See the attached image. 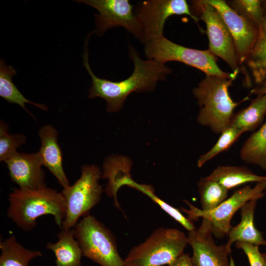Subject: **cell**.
Returning a JSON list of instances; mask_svg holds the SVG:
<instances>
[{
  "instance_id": "obj_10",
  "label": "cell",
  "mask_w": 266,
  "mask_h": 266,
  "mask_svg": "<svg viewBox=\"0 0 266 266\" xmlns=\"http://www.w3.org/2000/svg\"><path fill=\"white\" fill-rule=\"evenodd\" d=\"M134 14L142 29V43L163 36L166 19L174 15H187L197 24L199 19L194 16L185 0H147L139 2Z\"/></svg>"
},
{
  "instance_id": "obj_29",
  "label": "cell",
  "mask_w": 266,
  "mask_h": 266,
  "mask_svg": "<svg viewBox=\"0 0 266 266\" xmlns=\"http://www.w3.org/2000/svg\"><path fill=\"white\" fill-rule=\"evenodd\" d=\"M233 10L256 24L259 27L265 20L262 0H233L227 2Z\"/></svg>"
},
{
  "instance_id": "obj_31",
  "label": "cell",
  "mask_w": 266,
  "mask_h": 266,
  "mask_svg": "<svg viewBox=\"0 0 266 266\" xmlns=\"http://www.w3.org/2000/svg\"><path fill=\"white\" fill-rule=\"evenodd\" d=\"M167 266H194V265L189 254L184 253Z\"/></svg>"
},
{
  "instance_id": "obj_17",
  "label": "cell",
  "mask_w": 266,
  "mask_h": 266,
  "mask_svg": "<svg viewBox=\"0 0 266 266\" xmlns=\"http://www.w3.org/2000/svg\"><path fill=\"white\" fill-rule=\"evenodd\" d=\"M245 82L251 86L253 81L258 86L266 82V20L259 27L257 41L251 52L240 66Z\"/></svg>"
},
{
  "instance_id": "obj_14",
  "label": "cell",
  "mask_w": 266,
  "mask_h": 266,
  "mask_svg": "<svg viewBox=\"0 0 266 266\" xmlns=\"http://www.w3.org/2000/svg\"><path fill=\"white\" fill-rule=\"evenodd\" d=\"M11 180L19 188L34 190L46 186L43 166L38 152H16L6 160Z\"/></svg>"
},
{
  "instance_id": "obj_4",
  "label": "cell",
  "mask_w": 266,
  "mask_h": 266,
  "mask_svg": "<svg viewBox=\"0 0 266 266\" xmlns=\"http://www.w3.org/2000/svg\"><path fill=\"white\" fill-rule=\"evenodd\" d=\"M187 244V236L183 232L158 228L143 242L131 249L124 260L125 266L168 265L184 253Z\"/></svg>"
},
{
  "instance_id": "obj_22",
  "label": "cell",
  "mask_w": 266,
  "mask_h": 266,
  "mask_svg": "<svg viewBox=\"0 0 266 266\" xmlns=\"http://www.w3.org/2000/svg\"><path fill=\"white\" fill-rule=\"evenodd\" d=\"M266 115V97L259 95L249 105L233 114L230 126L242 130L244 133L253 131L263 123Z\"/></svg>"
},
{
  "instance_id": "obj_25",
  "label": "cell",
  "mask_w": 266,
  "mask_h": 266,
  "mask_svg": "<svg viewBox=\"0 0 266 266\" xmlns=\"http://www.w3.org/2000/svg\"><path fill=\"white\" fill-rule=\"evenodd\" d=\"M201 209L212 210L227 198L228 190L217 182L207 177L201 178L198 183Z\"/></svg>"
},
{
  "instance_id": "obj_8",
  "label": "cell",
  "mask_w": 266,
  "mask_h": 266,
  "mask_svg": "<svg viewBox=\"0 0 266 266\" xmlns=\"http://www.w3.org/2000/svg\"><path fill=\"white\" fill-rule=\"evenodd\" d=\"M266 191V180H264L257 182L253 187L246 185L236 190L230 198L212 210H203L186 200L185 202L190 209H182L192 219L202 217L208 220L212 234L221 238L228 234L232 227L231 222L234 213L247 202L263 198Z\"/></svg>"
},
{
  "instance_id": "obj_16",
  "label": "cell",
  "mask_w": 266,
  "mask_h": 266,
  "mask_svg": "<svg viewBox=\"0 0 266 266\" xmlns=\"http://www.w3.org/2000/svg\"><path fill=\"white\" fill-rule=\"evenodd\" d=\"M132 162L128 158L120 156L108 157L104 161L101 177L107 179L105 192L112 197L114 205L118 209L120 206L117 199V192L122 186H130L133 181L130 169Z\"/></svg>"
},
{
  "instance_id": "obj_19",
  "label": "cell",
  "mask_w": 266,
  "mask_h": 266,
  "mask_svg": "<svg viewBox=\"0 0 266 266\" xmlns=\"http://www.w3.org/2000/svg\"><path fill=\"white\" fill-rule=\"evenodd\" d=\"M57 237V241L49 242L46 246L54 254L56 266H81L83 254L73 229H62Z\"/></svg>"
},
{
  "instance_id": "obj_23",
  "label": "cell",
  "mask_w": 266,
  "mask_h": 266,
  "mask_svg": "<svg viewBox=\"0 0 266 266\" xmlns=\"http://www.w3.org/2000/svg\"><path fill=\"white\" fill-rule=\"evenodd\" d=\"M17 73L11 66H7L3 59L0 61V96L10 103L19 105L33 117L34 116L26 108L25 103H31L44 111L48 110L46 104L37 103L27 99L13 82L12 78Z\"/></svg>"
},
{
  "instance_id": "obj_7",
  "label": "cell",
  "mask_w": 266,
  "mask_h": 266,
  "mask_svg": "<svg viewBox=\"0 0 266 266\" xmlns=\"http://www.w3.org/2000/svg\"><path fill=\"white\" fill-rule=\"evenodd\" d=\"M144 44V51L147 59L162 64L170 61L183 63L195 67L205 75L231 78L236 77L238 72L228 73L218 66L217 58L208 50L190 48L175 43L164 36L152 40Z\"/></svg>"
},
{
  "instance_id": "obj_24",
  "label": "cell",
  "mask_w": 266,
  "mask_h": 266,
  "mask_svg": "<svg viewBox=\"0 0 266 266\" xmlns=\"http://www.w3.org/2000/svg\"><path fill=\"white\" fill-rule=\"evenodd\" d=\"M240 155L245 163L266 170V122L244 142Z\"/></svg>"
},
{
  "instance_id": "obj_26",
  "label": "cell",
  "mask_w": 266,
  "mask_h": 266,
  "mask_svg": "<svg viewBox=\"0 0 266 266\" xmlns=\"http://www.w3.org/2000/svg\"><path fill=\"white\" fill-rule=\"evenodd\" d=\"M132 188L137 190L148 196L151 200L158 204L160 207L180 223L188 232L195 230L196 228L193 222L186 217L178 209L174 207L157 197L152 186L145 184H139L134 181Z\"/></svg>"
},
{
  "instance_id": "obj_5",
  "label": "cell",
  "mask_w": 266,
  "mask_h": 266,
  "mask_svg": "<svg viewBox=\"0 0 266 266\" xmlns=\"http://www.w3.org/2000/svg\"><path fill=\"white\" fill-rule=\"evenodd\" d=\"M73 230L83 256L100 266H125L113 234L93 215L83 217Z\"/></svg>"
},
{
  "instance_id": "obj_2",
  "label": "cell",
  "mask_w": 266,
  "mask_h": 266,
  "mask_svg": "<svg viewBox=\"0 0 266 266\" xmlns=\"http://www.w3.org/2000/svg\"><path fill=\"white\" fill-rule=\"evenodd\" d=\"M8 200L7 216L22 230L33 229L37 219L45 215H52L62 229L66 203L61 192L46 186L34 190L14 188Z\"/></svg>"
},
{
  "instance_id": "obj_11",
  "label": "cell",
  "mask_w": 266,
  "mask_h": 266,
  "mask_svg": "<svg viewBox=\"0 0 266 266\" xmlns=\"http://www.w3.org/2000/svg\"><path fill=\"white\" fill-rule=\"evenodd\" d=\"M96 9V28L94 31L101 35L109 29L122 27L142 42V29L137 17L133 12V6L128 0H79Z\"/></svg>"
},
{
  "instance_id": "obj_18",
  "label": "cell",
  "mask_w": 266,
  "mask_h": 266,
  "mask_svg": "<svg viewBox=\"0 0 266 266\" xmlns=\"http://www.w3.org/2000/svg\"><path fill=\"white\" fill-rule=\"evenodd\" d=\"M258 200H251L240 208L241 221L235 226L231 227L226 243L231 249L232 245L237 242H247L259 246H266V240L255 226L254 214Z\"/></svg>"
},
{
  "instance_id": "obj_27",
  "label": "cell",
  "mask_w": 266,
  "mask_h": 266,
  "mask_svg": "<svg viewBox=\"0 0 266 266\" xmlns=\"http://www.w3.org/2000/svg\"><path fill=\"white\" fill-rule=\"evenodd\" d=\"M244 132L236 128L230 126L221 133L215 144L198 159L197 165L201 167L215 156L228 149Z\"/></svg>"
},
{
  "instance_id": "obj_21",
  "label": "cell",
  "mask_w": 266,
  "mask_h": 266,
  "mask_svg": "<svg viewBox=\"0 0 266 266\" xmlns=\"http://www.w3.org/2000/svg\"><path fill=\"white\" fill-rule=\"evenodd\" d=\"M0 266H29L32 260L42 256L40 251L25 248L14 235L0 240Z\"/></svg>"
},
{
  "instance_id": "obj_15",
  "label": "cell",
  "mask_w": 266,
  "mask_h": 266,
  "mask_svg": "<svg viewBox=\"0 0 266 266\" xmlns=\"http://www.w3.org/2000/svg\"><path fill=\"white\" fill-rule=\"evenodd\" d=\"M38 136L41 146L38 153L43 166L63 188L68 186L69 182L63 169L62 153L58 142V131L51 125H46L39 129Z\"/></svg>"
},
{
  "instance_id": "obj_30",
  "label": "cell",
  "mask_w": 266,
  "mask_h": 266,
  "mask_svg": "<svg viewBox=\"0 0 266 266\" xmlns=\"http://www.w3.org/2000/svg\"><path fill=\"white\" fill-rule=\"evenodd\" d=\"M235 246L242 250L246 255L250 266H264V258L259 250V246L253 244L237 242Z\"/></svg>"
},
{
  "instance_id": "obj_28",
  "label": "cell",
  "mask_w": 266,
  "mask_h": 266,
  "mask_svg": "<svg viewBox=\"0 0 266 266\" xmlns=\"http://www.w3.org/2000/svg\"><path fill=\"white\" fill-rule=\"evenodd\" d=\"M26 137L22 133L11 134L7 125L2 120L0 123V161L5 162L17 152V149L24 144Z\"/></svg>"
},
{
  "instance_id": "obj_13",
  "label": "cell",
  "mask_w": 266,
  "mask_h": 266,
  "mask_svg": "<svg viewBox=\"0 0 266 266\" xmlns=\"http://www.w3.org/2000/svg\"><path fill=\"white\" fill-rule=\"evenodd\" d=\"M218 11L233 39L239 57L240 66L255 45L259 27L249 19L242 16L223 0H205Z\"/></svg>"
},
{
  "instance_id": "obj_32",
  "label": "cell",
  "mask_w": 266,
  "mask_h": 266,
  "mask_svg": "<svg viewBox=\"0 0 266 266\" xmlns=\"http://www.w3.org/2000/svg\"><path fill=\"white\" fill-rule=\"evenodd\" d=\"M252 93L259 95H264L266 97V82L262 85L253 89Z\"/></svg>"
},
{
  "instance_id": "obj_9",
  "label": "cell",
  "mask_w": 266,
  "mask_h": 266,
  "mask_svg": "<svg viewBox=\"0 0 266 266\" xmlns=\"http://www.w3.org/2000/svg\"><path fill=\"white\" fill-rule=\"evenodd\" d=\"M192 14L204 22L209 40L208 50L225 61L233 72L240 70V63L234 42L218 11L205 0H193Z\"/></svg>"
},
{
  "instance_id": "obj_33",
  "label": "cell",
  "mask_w": 266,
  "mask_h": 266,
  "mask_svg": "<svg viewBox=\"0 0 266 266\" xmlns=\"http://www.w3.org/2000/svg\"><path fill=\"white\" fill-rule=\"evenodd\" d=\"M262 6L264 19L266 20V0H262Z\"/></svg>"
},
{
  "instance_id": "obj_1",
  "label": "cell",
  "mask_w": 266,
  "mask_h": 266,
  "mask_svg": "<svg viewBox=\"0 0 266 266\" xmlns=\"http://www.w3.org/2000/svg\"><path fill=\"white\" fill-rule=\"evenodd\" d=\"M88 39H86L83 55V65L92 78L88 97L104 99L108 112L120 110L127 97L133 92L153 91L157 83L165 80L171 72L170 68L157 61L142 59L136 49L130 45L129 56L134 66L132 74L126 79L117 82L99 78L94 73L89 65Z\"/></svg>"
},
{
  "instance_id": "obj_12",
  "label": "cell",
  "mask_w": 266,
  "mask_h": 266,
  "mask_svg": "<svg viewBox=\"0 0 266 266\" xmlns=\"http://www.w3.org/2000/svg\"><path fill=\"white\" fill-rule=\"evenodd\" d=\"M212 235L210 222L204 218L199 228L189 232L188 243L193 250L194 266H234L228 259L231 249L226 244L216 245Z\"/></svg>"
},
{
  "instance_id": "obj_34",
  "label": "cell",
  "mask_w": 266,
  "mask_h": 266,
  "mask_svg": "<svg viewBox=\"0 0 266 266\" xmlns=\"http://www.w3.org/2000/svg\"><path fill=\"white\" fill-rule=\"evenodd\" d=\"M264 258V266H266V253H262Z\"/></svg>"
},
{
  "instance_id": "obj_20",
  "label": "cell",
  "mask_w": 266,
  "mask_h": 266,
  "mask_svg": "<svg viewBox=\"0 0 266 266\" xmlns=\"http://www.w3.org/2000/svg\"><path fill=\"white\" fill-rule=\"evenodd\" d=\"M206 177L228 190L247 183L266 180V176L256 174L246 167L236 166H218Z\"/></svg>"
},
{
  "instance_id": "obj_3",
  "label": "cell",
  "mask_w": 266,
  "mask_h": 266,
  "mask_svg": "<svg viewBox=\"0 0 266 266\" xmlns=\"http://www.w3.org/2000/svg\"><path fill=\"white\" fill-rule=\"evenodd\" d=\"M236 77L205 75L193 90L200 107L198 122L215 133H221L230 127L233 110L239 103L234 102L229 92Z\"/></svg>"
},
{
  "instance_id": "obj_6",
  "label": "cell",
  "mask_w": 266,
  "mask_h": 266,
  "mask_svg": "<svg viewBox=\"0 0 266 266\" xmlns=\"http://www.w3.org/2000/svg\"><path fill=\"white\" fill-rule=\"evenodd\" d=\"M101 172L95 165H84L81 176L72 185L63 188L62 191L66 203V216L62 229H73L81 217L100 201L103 191L99 180Z\"/></svg>"
}]
</instances>
